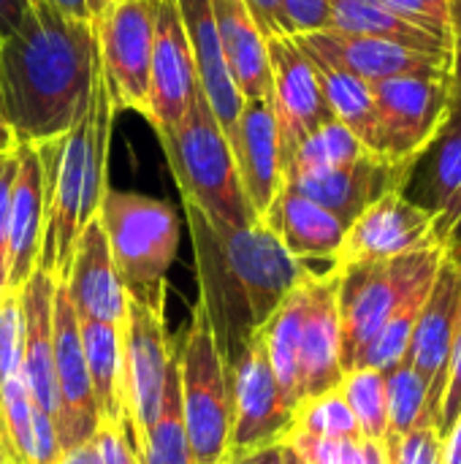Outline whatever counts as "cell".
Here are the masks:
<instances>
[{
	"instance_id": "f907efd6",
	"label": "cell",
	"mask_w": 461,
	"mask_h": 464,
	"mask_svg": "<svg viewBox=\"0 0 461 464\" xmlns=\"http://www.w3.org/2000/svg\"><path fill=\"white\" fill-rule=\"evenodd\" d=\"M0 464H24V459L19 457L11 435H8V427H5V419H3V408H0Z\"/></svg>"
},
{
	"instance_id": "5b68a950",
	"label": "cell",
	"mask_w": 461,
	"mask_h": 464,
	"mask_svg": "<svg viewBox=\"0 0 461 464\" xmlns=\"http://www.w3.org/2000/svg\"><path fill=\"white\" fill-rule=\"evenodd\" d=\"M443 256L446 247H429L391 261L337 269L340 356L345 372L361 367L370 345L410 296L429 294Z\"/></svg>"
},
{
	"instance_id": "f6af8a7d",
	"label": "cell",
	"mask_w": 461,
	"mask_h": 464,
	"mask_svg": "<svg viewBox=\"0 0 461 464\" xmlns=\"http://www.w3.org/2000/svg\"><path fill=\"white\" fill-rule=\"evenodd\" d=\"M247 11L253 14L255 24L261 27V33L266 38H277V35H288L285 33V19H283V5L280 0H245Z\"/></svg>"
},
{
	"instance_id": "5bb4252c",
	"label": "cell",
	"mask_w": 461,
	"mask_h": 464,
	"mask_svg": "<svg viewBox=\"0 0 461 464\" xmlns=\"http://www.w3.org/2000/svg\"><path fill=\"white\" fill-rule=\"evenodd\" d=\"M429 247H443L435 234L432 215L408 201L399 190H391L370 204L348 226L345 239L334 256V269L391 261Z\"/></svg>"
},
{
	"instance_id": "c3c4849f",
	"label": "cell",
	"mask_w": 461,
	"mask_h": 464,
	"mask_svg": "<svg viewBox=\"0 0 461 464\" xmlns=\"http://www.w3.org/2000/svg\"><path fill=\"white\" fill-rule=\"evenodd\" d=\"M226 464H283V443L258 449V451L236 457V459H226Z\"/></svg>"
},
{
	"instance_id": "9f6ffc18",
	"label": "cell",
	"mask_w": 461,
	"mask_h": 464,
	"mask_svg": "<svg viewBox=\"0 0 461 464\" xmlns=\"http://www.w3.org/2000/svg\"><path fill=\"white\" fill-rule=\"evenodd\" d=\"M106 3H109V0H87V8H90V16H95V14H101V11L106 8Z\"/></svg>"
},
{
	"instance_id": "f1b7e54d",
	"label": "cell",
	"mask_w": 461,
	"mask_h": 464,
	"mask_svg": "<svg viewBox=\"0 0 461 464\" xmlns=\"http://www.w3.org/2000/svg\"><path fill=\"white\" fill-rule=\"evenodd\" d=\"M82 348L90 375V389L101 413V421L122 424V337L120 326L84 321L79 324Z\"/></svg>"
},
{
	"instance_id": "83f0119b",
	"label": "cell",
	"mask_w": 461,
	"mask_h": 464,
	"mask_svg": "<svg viewBox=\"0 0 461 464\" xmlns=\"http://www.w3.org/2000/svg\"><path fill=\"white\" fill-rule=\"evenodd\" d=\"M329 27L351 35L389 38L416 49L451 52V41L424 30L383 0H329Z\"/></svg>"
},
{
	"instance_id": "52a82bcc",
	"label": "cell",
	"mask_w": 461,
	"mask_h": 464,
	"mask_svg": "<svg viewBox=\"0 0 461 464\" xmlns=\"http://www.w3.org/2000/svg\"><path fill=\"white\" fill-rule=\"evenodd\" d=\"M179 392L187 432L190 464H226L231 438V389L228 367L215 343L212 324L198 302L179 343Z\"/></svg>"
},
{
	"instance_id": "30bf717a",
	"label": "cell",
	"mask_w": 461,
	"mask_h": 464,
	"mask_svg": "<svg viewBox=\"0 0 461 464\" xmlns=\"http://www.w3.org/2000/svg\"><path fill=\"white\" fill-rule=\"evenodd\" d=\"M92 24L101 68L117 111L144 114L155 41V0H109L92 16Z\"/></svg>"
},
{
	"instance_id": "db71d44e",
	"label": "cell",
	"mask_w": 461,
	"mask_h": 464,
	"mask_svg": "<svg viewBox=\"0 0 461 464\" xmlns=\"http://www.w3.org/2000/svg\"><path fill=\"white\" fill-rule=\"evenodd\" d=\"M16 147H19V141L11 130V125L5 122L3 111H0V158H8L11 152H16Z\"/></svg>"
},
{
	"instance_id": "9c48e42d",
	"label": "cell",
	"mask_w": 461,
	"mask_h": 464,
	"mask_svg": "<svg viewBox=\"0 0 461 464\" xmlns=\"http://www.w3.org/2000/svg\"><path fill=\"white\" fill-rule=\"evenodd\" d=\"M166 299L141 302L125 296V318L120 324L122 337V432L139 451L144 435L155 424L163 402L166 372L171 362V345L166 332Z\"/></svg>"
},
{
	"instance_id": "484cf974",
	"label": "cell",
	"mask_w": 461,
	"mask_h": 464,
	"mask_svg": "<svg viewBox=\"0 0 461 464\" xmlns=\"http://www.w3.org/2000/svg\"><path fill=\"white\" fill-rule=\"evenodd\" d=\"M179 14H182V24L190 41V52H193V63H196V76H198V87L212 109V114L217 117L223 133L231 139L236 130V120L242 111L245 98L239 95L223 49H220V38H217V27H215V16H212V0H177Z\"/></svg>"
},
{
	"instance_id": "d590c367",
	"label": "cell",
	"mask_w": 461,
	"mask_h": 464,
	"mask_svg": "<svg viewBox=\"0 0 461 464\" xmlns=\"http://www.w3.org/2000/svg\"><path fill=\"white\" fill-rule=\"evenodd\" d=\"M291 432H304L312 438H334V440L364 438L348 402L342 400V394L337 389L299 402V408L293 411Z\"/></svg>"
},
{
	"instance_id": "7bdbcfd3",
	"label": "cell",
	"mask_w": 461,
	"mask_h": 464,
	"mask_svg": "<svg viewBox=\"0 0 461 464\" xmlns=\"http://www.w3.org/2000/svg\"><path fill=\"white\" fill-rule=\"evenodd\" d=\"M383 3H389L394 11H399L410 22L421 24L424 30H429V33L451 41V16L440 14L429 0H383Z\"/></svg>"
},
{
	"instance_id": "4dcf8cb0",
	"label": "cell",
	"mask_w": 461,
	"mask_h": 464,
	"mask_svg": "<svg viewBox=\"0 0 461 464\" xmlns=\"http://www.w3.org/2000/svg\"><path fill=\"white\" fill-rule=\"evenodd\" d=\"M312 65L318 71L321 90L334 120H340L370 152H375L378 111H375L372 84L334 65H323V63H312Z\"/></svg>"
},
{
	"instance_id": "836d02e7",
	"label": "cell",
	"mask_w": 461,
	"mask_h": 464,
	"mask_svg": "<svg viewBox=\"0 0 461 464\" xmlns=\"http://www.w3.org/2000/svg\"><path fill=\"white\" fill-rule=\"evenodd\" d=\"M342 400L348 402L361 435L367 440L383 443L389 435V397H386V372L372 367H359L345 372L337 386Z\"/></svg>"
},
{
	"instance_id": "3957f363",
	"label": "cell",
	"mask_w": 461,
	"mask_h": 464,
	"mask_svg": "<svg viewBox=\"0 0 461 464\" xmlns=\"http://www.w3.org/2000/svg\"><path fill=\"white\" fill-rule=\"evenodd\" d=\"M117 106L101 71L90 106L82 120L60 139L38 144L43 166V234L38 269L54 283H62L79 234L98 215L106 193L109 144Z\"/></svg>"
},
{
	"instance_id": "d6a6232c",
	"label": "cell",
	"mask_w": 461,
	"mask_h": 464,
	"mask_svg": "<svg viewBox=\"0 0 461 464\" xmlns=\"http://www.w3.org/2000/svg\"><path fill=\"white\" fill-rule=\"evenodd\" d=\"M364 152H370V150L340 120H329L293 150L291 160L283 169V182L291 177L318 174V171H329L337 166H348L356 158H361Z\"/></svg>"
},
{
	"instance_id": "ab89813d",
	"label": "cell",
	"mask_w": 461,
	"mask_h": 464,
	"mask_svg": "<svg viewBox=\"0 0 461 464\" xmlns=\"http://www.w3.org/2000/svg\"><path fill=\"white\" fill-rule=\"evenodd\" d=\"M461 258V247H454ZM461 416V307L459 321H456V334H454V345H451V359H448V381H446V394H443V405H440V421H437V435L446 440L448 432L454 430V424Z\"/></svg>"
},
{
	"instance_id": "1f68e13d",
	"label": "cell",
	"mask_w": 461,
	"mask_h": 464,
	"mask_svg": "<svg viewBox=\"0 0 461 464\" xmlns=\"http://www.w3.org/2000/svg\"><path fill=\"white\" fill-rule=\"evenodd\" d=\"M139 464H190L187 449V432H185V416H182V392H179V367L177 353L171 348V362L166 372L163 386V402L155 424L144 435L139 451Z\"/></svg>"
},
{
	"instance_id": "9a60e30c",
	"label": "cell",
	"mask_w": 461,
	"mask_h": 464,
	"mask_svg": "<svg viewBox=\"0 0 461 464\" xmlns=\"http://www.w3.org/2000/svg\"><path fill=\"white\" fill-rule=\"evenodd\" d=\"M269 41V65H272V111L280 130L283 169L291 160L293 150L323 122L334 120L318 71L293 35H277Z\"/></svg>"
},
{
	"instance_id": "b9f144b4",
	"label": "cell",
	"mask_w": 461,
	"mask_h": 464,
	"mask_svg": "<svg viewBox=\"0 0 461 464\" xmlns=\"http://www.w3.org/2000/svg\"><path fill=\"white\" fill-rule=\"evenodd\" d=\"M60 457H62V449H60L54 419L35 408L33 430H30V446H27V464H57Z\"/></svg>"
},
{
	"instance_id": "d4e9b609",
	"label": "cell",
	"mask_w": 461,
	"mask_h": 464,
	"mask_svg": "<svg viewBox=\"0 0 461 464\" xmlns=\"http://www.w3.org/2000/svg\"><path fill=\"white\" fill-rule=\"evenodd\" d=\"M261 223L304 266H310V261H326L331 269L348 231V226L337 215L288 185H283L280 193L272 198L269 209L261 215Z\"/></svg>"
},
{
	"instance_id": "603a6c76",
	"label": "cell",
	"mask_w": 461,
	"mask_h": 464,
	"mask_svg": "<svg viewBox=\"0 0 461 464\" xmlns=\"http://www.w3.org/2000/svg\"><path fill=\"white\" fill-rule=\"evenodd\" d=\"M43 166L33 144L16 147V171L11 185L8 218V258H5V294L19 288L38 269V250L43 234Z\"/></svg>"
},
{
	"instance_id": "d6986e66",
	"label": "cell",
	"mask_w": 461,
	"mask_h": 464,
	"mask_svg": "<svg viewBox=\"0 0 461 464\" xmlns=\"http://www.w3.org/2000/svg\"><path fill=\"white\" fill-rule=\"evenodd\" d=\"M307 313L299 343V402L334 392L342 378L340 356V307H337V269L326 275H307ZM299 408V405H296Z\"/></svg>"
},
{
	"instance_id": "681fc988",
	"label": "cell",
	"mask_w": 461,
	"mask_h": 464,
	"mask_svg": "<svg viewBox=\"0 0 461 464\" xmlns=\"http://www.w3.org/2000/svg\"><path fill=\"white\" fill-rule=\"evenodd\" d=\"M57 464H101V457H98L95 443L87 440V443H82V446H76V449L62 451V457H60V462Z\"/></svg>"
},
{
	"instance_id": "4fadbf2b",
	"label": "cell",
	"mask_w": 461,
	"mask_h": 464,
	"mask_svg": "<svg viewBox=\"0 0 461 464\" xmlns=\"http://www.w3.org/2000/svg\"><path fill=\"white\" fill-rule=\"evenodd\" d=\"M399 193L432 215L443 247H461V106L456 98L437 136L408 166Z\"/></svg>"
},
{
	"instance_id": "2e32d148",
	"label": "cell",
	"mask_w": 461,
	"mask_h": 464,
	"mask_svg": "<svg viewBox=\"0 0 461 464\" xmlns=\"http://www.w3.org/2000/svg\"><path fill=\"white\" fill-rule=\"evenodd\" d=\"M461 307V258L456 250H446L435 275L424 310L418 313L405 362L424 378L429 389V411L435 424L440 421V405L448 381V359L456 334Z\"/></svg>"
},
{
	"instance_id": "f546056e",
	"label": "cell",
	"mask_w": 461,
	"mask_h": 464,
	"mask_svg": "<svg viewBox=\"0 0 461 464\" xmlns=\"http://www.w3.org/2000/svg\"><path fill=\"white\" fill-rule=\"evenodd\" d=\"M304 280L285 296V302L274 310V315L261 329V340H264L272 372L291 411H296L299 405V343H302V324L307 313Z\"/></svg>"
},
{
	"instance_id": "7dc6e473",
	"label": "cell",
	"mask_w": 461,
	"mask_h": 464,
	"mask_svg": "<svg viewBox=\"0 0 461 464\" xmlns=\"http://www.w3.org/2000/svg\"><path fill=\"white\" fill-rule=\"evenodd\" d=\"M30 11V0H0V41L8 38Z\"/></svg>"
},
{
	"instance_id": "f35d334b",
	"label": "cell",
	"mask_w": 461,
	"mask_h": 464,
	"mask_svg": "<svg viewBox=\"0 0 461 464\" xmlns=\"http://www.w3.org/2000/svg\"><path fill=\"white\" fill-rule=\"evenodd\" d=\"M22 313L16 294H0V386L19 372Z\"/></svg>"
},
{
	"instance_id": "6da1fadb",
	"label": "cell",
	"mask_w": 461,
	"mask_h": 464,
	"mask_svg": "<svg viewBox=\"0 0 461 464\" xmlns=\"http://www.w3.org/2000/svg\"><path fill=\"white\" fill-rule=\"evenodd\" d=\"M92 19L30 0L22 24L0 41V111L19 144L65 136L87 111L101 76Z\"/></svg>"
},
{
	"instance_id": "7a4b0ae2",
	"label": "cell",
	"mask_w": 461,
	"mask_h": 464,
	"mask_svg": "<svg viewBox=\"0 0 461 464\" xmlns=\"http://www.w3.org/2000/svg\"><path fill=\"white\" fill-rule=\"evenodd\" d=\"M185 215L196 253L198 302L220 356L231 367L310 269L261 220L231 228L212 223L193 204H185Z\"/></svg>"
},
{
	"instance_id": "277c9868",
	"label": "cell",
	"mask_w": 461,
	"mask_h": 464,
	"mask_svg": "<svg viewBox=\"0 0 461 464\" xmlns=\"http://www.w3.org/2000/svg\"><path fill=\"white\" fill-rule=\"evenodd\" d=\"M155 133L179 185L182 204H193L212 223L231 228L258 223V215L242 193L228 136L223 133L201 90L193 95L179 122Z\"/></svg>"
},
{
	"instance_id": "ac0fdd59",
	"label": "cell",
	"mask_w": 461,
	"mask_h": 464,
	"mask_svg": "<svg viewBox=\"0 0 461 464\" xmlns=\"http://www.w3.org/2000/svg\"><path fill=\"white\" fill-rule=\"evenodd\" d=\"M196 63L177 0H155V41L149 60V92L144 120L155 128H171L187 111L198 92Z\"/></svg>"
},
{
	"instance_id": "8fae6325",
	"label": "cell",
	"mask_w": 461,
	"mask_h": 464,
	"mask_svg": "<svg viewBox=\"0 0 461 464\" xmlns=\"http://www.w3.org/2000/svg\"><path fill=\"white\" fill-rule=\"evenodd\" d=\"M231 389V438L228 459L277 446L293 427V411L283 400L272 372L261 332L245 345L239 359L228 367Z\"/></svg>"
},
{
	"instance_id": "7402d4cb",
	"label": "cell",
	"mask_w": 461,
	"mask_h": 464,
	"mask_svg": "<svg viewBox=\"0 0 461 464\" xmlns=\"http://www.w3.org/2000/svg\"><path fill=\"white\" fill-rule=\"evenodd\" d=\"M242 193L253 212L261 215L269 209L272 198L283 188V152H280V130L266 98L245 101L236 130L228 139Z\"/></svg>"
},
{
	"instance_id": "ba28073f",
	"label": "cell",
	"mask_w": 461,
	"mask_h": 464,
	"mask_svg": "<svg viewBox=\"0 0 461 464\" xmlns=\"http://www.w3.org/2000/svg\"><path fill=\"white\" fill-rule=\"evenodd\" d=\"M378 111L375 155L413 163L443 128L454 106L451 68L402 73L372 84Z\"/></svg>"
},
{
	"instance_id": "44dd1931",
	"label": "cell",
	"mask_w": 461,
	"mask_h": 464,
	"mask_svg": "<svg viewBox=\"0 0 461 464\" xmlns=\"http://www.w3.org/2000/svg\"><path fill=\"white\" fill-rule=\"evenodd\" d=\"M79 324L98 321L120 326L125 318V288L117 275L109 239L98 215L79 234L68 275L62 280Z\"/></svg>"
},
{
	"instance_id": "8992f818",
	"label": "cell",
	"mask_w": 461,
	"mask_h": 464,
	"mask_svg": "<svg viewBox=\"0 0 461 464\" xmlns=\"http://www.w3.org/2000/svg\"><path fill=\"white\" fill-rule=\"evenodd\" d=\"M98 220L109 239L125 296L163 302L166 275L179 250V220L171 204L106 188Z\"/></svg>"
},
{
	"instance_id": "4316f807",
	"label": "cell",
	"mask_w": 461,
	"mask_h": 464,
	"mask_svg": "<svg viewBox=\"0 0 461 464\" xmlns=\"http://www.w3.org/2000/svg\"><path fill=\"white\" fill-rule=\"evenodd\" d=\"M212 16L228 73L245 101L272 95L269 41L245 0H212Z\"/></svg>"
},
{
	"instance_id": "8d00e7d4",
	"label": "cell",
	"mask_w": 461,
	"mask_h": 464,
	"mask_svg": "<svg viewBox=\"0 0 461 464\" xmlns=\"http://www.w3.org/2000/svg\"><path fill=\"white\" fill-rule=\"evenodd\" d=\"M302 454L307 464H386L383 443L367 438H312L304 432H288L283 440Z\"/></svg>"
},
{
	"instance_id": "ffe728a7",
	"label": "cell",
	"mask_w": 461,
	"mask_h": 464,
	"mask_svg": "<svg viewBox=\"0 0 461 464\" xmlns=\"http://www.w3.org/2000/svg\"><path fill=\"white\" fill-rule=\"evenodd\" d=\"M408 166L391 163L375 152H364L361 158H356L348 166H337V169L318 171V174L291 177L283 185L312 198L315 204H321L323 209L337 215L345 226H351L380 196L402 188Z\"/></svg>"
},
{
	"instance_id": "ee69618b",
	"label": "cell",
	"mask_w": 461,
	"mask_h": 464,
	"mask_svg": "<svg viewBox=\"0 0 461 464\" xmlns=\"http://www.w3.org/2000/svg\"><path fill=\"white\" fill-rule=\"evenodd\" d=\"M95 449H98V457L101 464H139L125 432H122V424H111V421H103L92 438Z\"/></svg>"
},
{
	"instance_id": "e0dca14e",
	"label": "cell",
	"mask_w": 461,
	"mask_h": 464,
	"mask_svg": "<svg viewBox=\"0 0 461 464\" xmlns=\"http://www.w3.org/2000/svg\"><path fill=\"white\" fill-rule=\"evenodd\" d=\"M293 38L312 63L342 68L370 84L391 79V76H402V73L451 68V52L416 49V46H405L389 38L351 35V33H340L331 27L293 35Z\"/></svg>"
},
{
	"instance_id": "7c38bea8",
	"label": "cell",
	"mask_w": 461,
	"mask_h": 464,
	"mask_svg": "<svg viewBox=\"0 0 461 464\" xmlns=\"http://www.w3.org/2000/svg\"><path fill=\"white\" fill-rule=\"evenodd\" d=\"M52 353H54V386H57L54 427H57L60 449L68 451L92 440L103 421L90 389L79 318L73 313V304L62 283H54V299H52Z\"/></svg>"
},
{
	"instance_id": "e575fe53",
	"label": "cell",
	"mask_w": 461,
	"mask_h": 464,
	"mask_svg": "<svg viewBox=\"0 0 461 464\" xmlns=\"http://www.w3.org/2000/svg\"><path fill=\"white\" fill-rule=\"evenodd\" d=\"M386 397H389V435H405L421 427H435L429 411V389L424 378L402 362L399 367L386 372Z\"/></svg>"
},
{
	"instance_id": "bcb514c9",
	"label": "cell",
	"mask_w": 461,
	"mask_h": 464,
	"mask_svg": "<svg viewBox=\"0 0 461 464\" xmlns=\"http://www.w3.org/2000/svg\"><path fill=\"white\" fill-rule=\"evenodd\" d=\"M451 16V79H454V98L461 106V0H448Z\"/></svg>"
},
{
	"instance_id": "60d3db41",
	"label": "cell",
	"mask_w": 461,
	"mask_h": 464,
	"mask_svg": "<svg viewBox=\"0 0 461 464\" xmlns=\"http://www.w3.org/2000/svg\"><path fill=\"white\" fill-rule=\"evenodd\" d=\"M285 33L304 35L329 27V0H280Z\"/></svg>"
},
{
	"instance_id": "816d5d0a",
	"label": "cell",
	"mask_w": 461,
	"mask_h": 464,
	"mask_svg": "<svg viewBox=\"0 0 461 464\" xmlns=\"http://www.w3.org/2000/svg\"><path fill=\"white\" fill-rule=\"evenodd\" d=\"M443 464H461V416L443 440Z\"/></svg>"
},
{
	"instance_id": "74e56055",
	"label": "cell",
	"mask_w": 461,
	"mask_h": 464,
	"mask_svg": "<svg viewBox=\"0 0 461 464\" xmlns=\"http://www.w3.org/2000/svg\"><path fill=\"white\" fill-rule=\"evenodd\" d=\"M386 464H443V438L435 427H421L383 440Z\"/></svg>"
},
{
	"instance_id": "f5cc1de1",
	"label": "cell",
	"mask_w": 461,
	"mask_h": 464,
	"mask_svg": "<svg viewBox=\"0 0 461 464\" xmlns=\"http://www.w3.org/2000/svg\"><path fill=\"white\" fill-rule=\"evenodd\" d=\"M57 11H62L65 16H76V19H92L87 0H49Z\"/></svg>"
},
{
	"instance_id": "11a10c76",
	"label": "cell",
	"mask_w": 461,
	"mask_h": 464,
	"mask_svg": "<svg viewBox=\"0 0 461 464\" xmlns=\"http://www.w3.org/2000/svg\"><path fill=\"white\" fill-rule=\"evenodd\" d=\"M283 464H307L302 459V454L299 451H293L288 443H283Z\"/></svg>"
},
{
	"instance_id": "6f0895ef",
	"label": "cell",
	"mask_w": 461,
	"mask_h": 464,
	"mask_svg": "<svg viewBox=\"0 0 461 464\" xmlns=\"http://www.w3.org/2000/svg\"><path fill=\"white\" fill-rule=\"evenodd\" d=\"M0 160H3V158H0Z\"/></svg>"
},
{
	"instance_id": "cb8c5ba5",
	"label": "cell",
	"mask_w": 461,
	"mask_h": 464,
	"mask_svg": "<svg viewBox=\"0 0 461 464\" xmlns=\"http://www.w3.org/2000/svg\"><path fill=\"white\" fill-rule=\"evenodd\" d=\"M22 313V356L19 378L24 381L30 400L38 411L54 419L57 413V386H54V353H52V299L54 280L35 269L30 280L19 288Z\"/></svg>"
}]
</instances>
